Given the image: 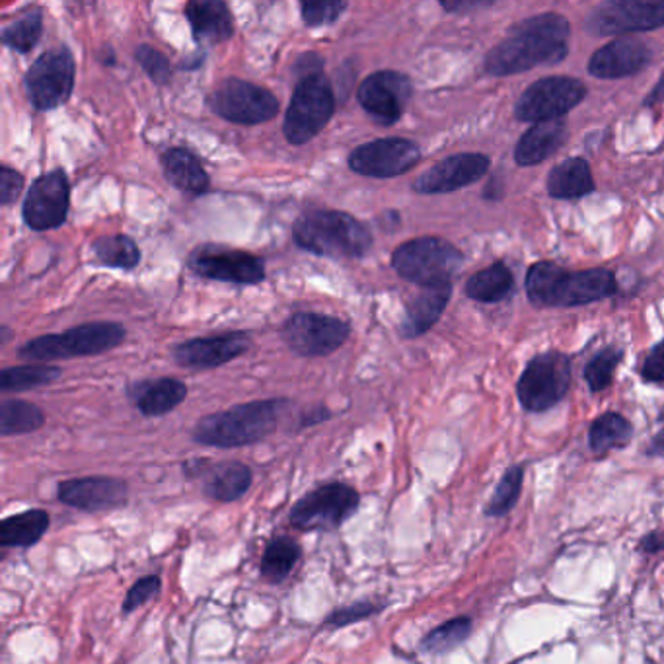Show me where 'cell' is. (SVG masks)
Here are the masks:
<instances>
[{
  "label": "cell",
  "mask_w": 664,
  "mask_h": 664,
  "mask_svg": "<svg viewBox=\"0 0 664 664\" xmlns=\"http://www.w3.org/2000/svg\"><path fill=\"white\" fill-rule=\"evenodd\" d=\"M571 24L555 12L514 24L505 40L491 49L483 69L491 77H513L540 64H557L570 53Z\"/></svg>",
  "instance_id": "6da1fadb"
},
{
  "label": "cell",
  "mask_w": 664,
  "mask_h": 664,
  "mask_svg": "<svg viewBox=\"0 0 664 664\" xmlns=\"http://www.w3.org/2000/svg\"><path fill=\"white\" fill-rule=\"evenodd\" d=\"M616 293V275L601 268L570 271L554 261H539L526 273V294L539 309H575Z\"/></svg>",
  "instance_id": "7a4b0ae2"
},
{
  "label": "cell",
  "mask_w": 664,
  "mask_h": 664,
  "mask_svg": "<svg viewBox=\"0 0 664 664\" xmlns=\"http://www.w3.org/2000/svg\"><path fill=\"white\" fill-rule=\"evenodd\" d=\"M283 400H260L213 413L199 421L193 441L214 449H240L273 435L285 408Z\"/></svg>",
  "instance_id": "3957f363"
},
{
  "label": "cell",
  "mask_w": 664,
  "mask_h": 664,
  "mask_svg": "<svg viewBox=\"0 0 664 664\" xmlns=\"http://www.w3.org/2000/svg\"><path fill=\"white\" fill-rule=\"evenodd\" d=\"M294 242L306 252L335 258V260H356L371 250V230L353 214L343 211L318 209L302 214L294 222Z\"/></svg>",
  "instance_id": "277c9868"
},
{
  "label": "cell",
  "mask_w": 664,
  "mask_h": 664,
  "mask_svg": "<svg viewBox=\"0 0 664 664\" xmlns=\"http://www.w3.org/2000/svg\"><path fill=\"white\" fill-rule=\"evenodd\" d=\"M464 255L456 245L439 237H423L398 245L392 253V268L400 278L423 286L452 285L459 275Z\"/></svg>",
  "instance_id": "5b68a950"
},
{
  "label": "cell",
  "mask_w": 664,
  "mask_h": 664,
  "mask_svg": "<svg viewBox=\"0 0 664 664\" xmlns=\"http://www.w3.org/2000/svg\"><path fill=\"white\" fill-rule=\"evenodd\" d=\"M125 328L113 322H94L72 328L69 332L41 335L28 341L20 349V356L30 361L49 363L57 359L71 356L102 355L110 349H115L125 340Z\"/></svg>",
  "instance_id": "8992f818"
},
{
  "label": "cell",
  "mask_w": 664,
  "mask_h": 664,
  "mask_svg": "<svg viewBox=\"0 0 664 664\" xmlns=\"http://www.w3.org/2000/svg\"><path fill=\"white\" fill-rule=\"evenodd\" d=\"M335 111V95L324 72L302 74L294 87L293 98L285 113L286 141L291 144H306L324 131Z\"/></svg>",
  "instance_id": "52a82bcc"
},
{
  "label": "cell",
  "mask_w": 664,
  "mask_h": 664,
  "mask_svg": "<svg viewBox=\"0 0 664 664\" xmlns=\"http://www.w3.org/2000/svg\"><path fill=\"white\" fill-rule=\"evenodd\" d=\"M571 386V359L560 351L536 355L519 379V400L529 412L552 410L567 395Z\"/></svg>",
  "instance_id": "ba28073f"
},
{
  "label": "cell",
  "mask_w": 664,
  "mask_h": 664,
  "mask_svg": "<svg viewBox=\"0 0 664 664\" xmlns=\"http://www.w3.org/2000/svg\"><path fill=\"white\" fill-rule=\"evenodd\" d=\"M77 64L71 49H49L36 59L26 72L24 87L28 100L36 110L49 111L63 105L74 88Z\"/></svg>",
  "instance_id": "9c48e42d"
},
{
  "label": "cell",
  "mask_w": 664,
  "mask_h": 664,
  "mask_svg": "<svg viewBox=\"0 0 664 664\" xmlns=\"http://www.w3.org/2000/svg\"><path fill=\"white\" fill-rule=\"evenodd\" d=\"M586 98V87L573 77H546L530 84L514 105V118L524 123L560 121Z\"/></svg>",
  "instance_id": "30bf717a"
},
{
  "label": "cell",
  "mask_w": 664,
  "mask_h": 664,
  "mask_svg": "<svg viewBox=\"0 0 664 664\" xmlns=\"http://www.w3.org/2000/svg\"><path fill=\"white\" fill-rule=\"evenodd\" d=\"M361 497L348 483H328L306 493L291 509L294 529L335 530L359 511Z\"/></svg>",
  "instance_id": "8fae6325"
},
{
  "label": "cell",
  "mask_w": 664,
  "mask_h": 664,
  "mask_svg": "<svg viewBox=\"0 0 664 664\" xmlns=\"http://www.w3.org/2000/svg\"><path fill=\"white\" fill-rule=\"evenodd\" d=\"M209 105L219 118L238 125H260L279 113L273 92L242 79L222 80L209 95Z\"/></svg>",
  "instance_id": "7c38bea8"
},
{
  "label": "cell",
  "mask_w": 664,
  "mask_h": 664,
  "mask_svg": "<svg viewBox=\"0 0 664 664\" xmlns=\"http://www.w3.org/2000/svg\"><path fill=\"white\" fill-rule=\"evenodd\" d=\"M351 328L340 318L296 312L286 320L283 340L301 356H328L349 340Z\"/></svg>",
  "instance_id": "4fadbf2b"
},
{
  "label": "cell",
  "mask_w": 664,
  "mask_h": 664,
  "mask_svg": "<svg viewBox=\"0 0 664 664\" xmlns=\"http://www.w3.org/2000/svg\"><path fill=\"white\" fill-rule=\"evenodd\" d=\"M664 26L663 2L647 0H614L604 2L586 18V32L593 36H625L633 32H648Z\"/></svg>",
  "instance_id": "5bb4252c"
},
{
  "label": "cell",
  "mask_w": 664,
  "mask_h": 664,
  "mask_svg": "<svg viewBox=\"0 0 664 664\" xmlns=\"http://www.w3.org/2000/svg\"><path fill=\"white\" fill-rule=\"evenodd\" d=\"M412 80L404 72H372L361 82L356 98L363 110L379 125L392 127L404 115L412 100Z\"/></svg>",
  "instance_id": "9a60e30c"
},
{
  "label": "cell",
  "mask_w": 664,
  "mask_h": 664,
  "mask_svg": "<svg viewBox=\"0 0 664 664\" xmlns=\"http://www.w3.org/2000/svg\"><path fill=\"white\" fill-rule=\"evenodd\" d=\"M190 268L201 278L237 285H258L265 279V265L258 255L224 245H201L191 253Z\"/></svg>",
  "instance_id": "2e32d148"
},
{
  "label": "cell",
  "mask_w": 664,
  "mask_h": 664,
  "mask_svg": "<svg viewBox=\"0 0 664 664\" xmlns=\"http://www.w3.org/2000/svg\"><path fill=\"white\" fill-rule=\"evenodd\" d=\"M421 149L410 139L390 137L356 147L349 157V168L366 178H395L417 167Z\"/></svg>",
  "instance_id": "e0dca14e"
},
{
  "label": "cell",
  "mask_w": 664,
  "mask_h": 664,
  "mask_svg": "<svg viewBox=\"0 0 664 664\" xmlns=\"http://www.w3.org/2000/svg\"><path fill=\"white\" fill-rule=\"evenodd\" d=\"M71 203V183L63 170L40 175L26 195L22 214L28 227L38 232L59 229L67 221Z\"/></svg>",
  "instance_id": "ac0fdd59"
},
{
  "label": "cell",
  "mask_w": 664,
  "mask_h": 664,
  "mask_svg": "<svg viewBox=\"0 0 664 664\" xmlns=\"http://www.w3.org/2000/svg\"><path fill=\"white\" fill-rule=\"evenodd\" d=\"M57 497L64 505L79 509L84 513H103L127 505L129 490L127 483L118 477L90 475V477H74L59 483Z\"/></svg>",
  "instance_id": "d6986e66"
},
{
  "label": "cell",
  "mask_w": 664,
  "mask_h": 664,
  "mask_svg": "<svg viewBox=\"0 0 664 664\" xmlns=\"http://www.w3.org/2000/svg\"><path fill=\"white\" fill-rule=\"evenodd\" d=\"M490 159L485 154H477V152L452 154L449 159L436 162L435 167L429 168L425 174H421L413 182V190L423 195L462 190L466 185L480 182L483 175L490 172Z\"/></svg>",
  "instance_id": "ffe728a7"
},
{
  "label": "cell",
  "mask_w": 664,
  "mask_h": 664,
  "mask_svg": "<svg viewBox=\"0 0 664 664\" xmlns=\"http://www.w3.org/2000/svg\"><path fill=\"white\" fill-rule=\"evenodd\" d=\"M183 470L191 480H201L203 493L217 503H234L252 487V470L242 462L213 464L207 459H198L188 462Z\"/></svg>",
  "instance_id": "44dd1931"
},
{
  "label": "cell",
  "mask_w": 664,
  "mask_h": 664,
  "mask_svg": "<svg viewBox=\"0 0 664 664\" xmlns=\"http://www.w3.org/2000/svg\"><path fill=\"white\" fill-rule=\"evenodd\" d=\"M250 349V335L245 332H229L213 338H198L183 341L172 351L175 363L183 369L207 371L234 361Z\"/></svg>",
  "instance_id": "7402d4cb"
},
{
  "label": "cell",
  "mask_w": 664,
  "mask_h": 664,
  "mask_svg": "<svg viewBox=\"0 0 664 664\" xmlns=\"http://www.w3.org/2000/svg\"><path fill=\"white\" fill-rule=\"evenodd\" d=\"M653 61V48L641 40L620 38L598 49L591 61L588 72L596 79L616 80L645 71Z\"/></svg>",
  "instance_id": "603a6c76"
},
{
  "label": "cell",
  "mask_w": 664,
  "mask_h": 664,
  "mask_svg": "<svg viewBox=\"0 0 664 664\" xmlns=\"http://www.w3.org/2000/svg\"><path fill=\"white\" fill-rule=\"evenodd\" d=\"M185 18L199 43L217 46L234 36V18L221 0H193L185 7Z\"/></svg>",
  "instance_id": "cb8c5ba5"
},
{
  "label": "cell",
  "mask_w": 664,
  "mask_h": 664,
  "mask_svg": "<svg viewBox=\"0 0 664 664\" xmlns=\"http://www.w3.org/2000/svg\"><path fill=\"white\" fill-rule=\"evenodd\" d=\"M567 127L563 121H547L530 127L529 131L519 139L514 149V160L522 168L536 167L544 160L554 157L567 141Z\"/></svg>",
  "instance_id": "d4e9b609"
},
{
  "label": "cell",
  "mask_w": 664,
  "mask_h": 664,
  "mask_svg": "<svg viewBox=\"0 0 664 664\" xmlns=\"http://www.w3.org/2000/svg\"><path fill=\"white\" fill-rule=\"evenodd\" d=\"M452 296V285L427 286L413 299L405 309L404 322L400 332L405 340L420 338L427 333L443 316Z\"/></svg>",
  "instance_id": "484cf974"
},
{
  "label": "cell",
  "mask_w": 664,
  "mask_h": 664,
  "mask_svg": "<svg viewBox=\"0 0 664 664\" xmlns=\"http://www.w3.org/2000/svg\"><path fill=\"white\" fill-rule=\"evenodd\" d=\"M131 398L144 417H162L188 398V386L175 379L147 380L131 390Z\"/></svg>",
  "instance_id": "4316f807"
},
{
  "label": "cell",
  "mask_w": 664,
  "mask_h": 664,
  "mask_svg": "<svg viewBox=\"0 0 664 664\" xmlns=\"http://www.w3.org/2000/svg\"><path fill=\"white\" fill-rule=\"evenodd\" d=\"M162 167H164L168 182L183 193L203 195L205 191H209V185H211L209 174L201 164V160L188 149H182V147L170 149L162 157Z\"/></svg>",
  "instance_id": "83f0119b"
},
{
  "label": "cell",
  "mask_w": 664,
  "mask_h": 664,
  "mask_svg": "<svg viewBox=\"0 0 664 664\" xmlns=\"http://www.w3.org/2000/svg\"><path fill=\"white\" fill-rule=\"evenodd\" d=\"M594 190L593 172L585 159L563 160L547 175V193L554 199H581Z\"/></svg>",
  "instance_id": "f1b7e54d"
},
{
  "label": "cell",
  "mask_w": 664,
  "mask_h": 664,
  "mask_svg": "<svg viewBox=\"0 0 664 664\" xmlns=\"http://www.w3.org/2000/svg\"><path fill=\"white\" fill-rule=\"evenodd\" d=\"M51 526L46 511L32 509L12 514L0 524V544L4 547H32L40 542Z\"/></svg>",
  "instance_id": "f546056e"
},
{
  "label": "cell",
  "mask_w": 664,
  "mask_h": 664,
  "mask_svg": "<svg viewBox=\"0 0 664 664\" xmlns=\"http://www.w3.org/2000/svg\"><path fill=\"white\" fill-rule=\"evenodd\" d=\"M514 291L513 271L505 263H493L467 279L466 294L472 301L501 302Z\"/></svg>",
  "instance_id": "4dcf8cb0"
},
{
  "label": "cell",
  "mask_w": 664,
  "mask_h": 664,
  "mask_svg": "<svg viewBox=\"0 0 664 664\" xmlns=\"http://www.w3.org/2000/svg\"><path fill=\"white\" fill-rule=\"evenodd\" d=\"M299 560H301V546L294 540L278 536L265 546L261 557V577L271 585H279L293 573Z\"/></svg>",
  "instance_id": "1f68e13d"
},
{
  "label": "cell",
  "mask_w": 664,
  "mask_h": 664,
  "mask_svg": "<svg viewBox=\"0 0 664 664\" xmlns=\"http://www.w3.org/2000/svg\"><path fill=\"white\" fill-rule=\"evenodd\" d=\"M95 260L113 270H135L141 261V250L133 238L125 234L100 237L92 244Z\"/></svg>",
  "instance_id": "d6a6232c"
},
{
  "label": "cell",
  "mask_w": 664,
  "mask_h": 664,
  "mask_svg": "<svg viewBox=\"0 0 664 664\" xmlns=\"http://www.w3.org/2000/svg\"><path fill=\"white\" fill-rule=\"evenodd\" d=\"M46 415L40 408L22 400H4L0 405V435H26L43 427Z\"/></svg>",
  "instance_id": "836d02e7"
},
{
  "label": "cell",
  "mask_w": 664,
  "mask_h": 664,
  "mask_svg": "<svg viewBox=\"0 0 664 664\" xmlns=\"http://www.w3.org/2000/svg\"><path fill=\"white\" fill-rule=\"evenodd\" d=\"M633 427L620 413H604L591 427V449L596 454H606L614 449H624L632 441Z\"/></svg>",
  "instance_id": "e575fe53"
},
{
  "label": "cell",
  "mask_w": 664,
  "mask_h": 664,
  "mask_svg": "<svg viewBox=\"0 0 664 664\" xmlns=\"http://www.w3.org/2000/svg\"><path fill=\"white\" fill-rule=\"evenodd\" d=\"M61 376V369L56 364H24L0 372L2 392H26L33 388L48 386Z\"/></svg>",
  "instance_id": "d590c367"
},
{
  "label": "cell",
  "mask_w": 664,
  "mask_h": 664,
  "mask_svg": "<svg viewBox=\"0 0 664 664\" xmlns=\"http://www.w3.org/2000/svg\"><path fill=\"white\" fill-rule=\"evenodd\" d=\"M41 32L43 17L40 12H30L2 30V43L17 53H28L38 46Z\"/></svg>",
  "instance_id": "8d00e7d4"
},
{
  "label": "cell",
  "mask_w": 664,
  "mask_h": 664,
  "mask_svg": "<svg viewBox=\"0 0 664 664\" xmlns=\"http://www.w3.org/2000/svg\"><path fill=\"white\" fill-rule=\"evenodd\" d=\"M470 632H472V620H467V617H454L451 622L439 625L433 632H429L421 640V651H425V653H444V651H451V648L460 645L462 641H466Z\"/></svg>",
  "instance_id": "74e56055"
},
{
  "label": "cell",
  "mask_w": 664,
  "mask_h": 664,
  "mask_svg": "<svg viewBox=\"0 0 664 664\" xmlns=\"http://www.w3.org/2000/svg\"><path fill=\"white\" fill-rule=\"evenodd\" d=\"M624 359V349L610 345L598 351L585 366V380L593 392H602L612 384L614 372Z\"/></svg>",
  "instance_id": "f35d334b"
},
{
  "label": "cell",
  "mask_w": 664,
  "mask_h": 664,
  "mask_svg": "<svg viewBox=\"0 0 664 664\" xmlns=\"http://www.w3.org/2000/svg\"><path fill=\"white\" fill-rule=\"evenodd\" d=\"M522 477H524V470L521 466L506 470L503 480L499 482L497 490L491 497L490 505H487V514L503 516L513 509L514 503L519 501V495H521Z\"/></svg>",
  "instance_id": "ab89813d"
},
{
  "label": "cell",
  "mask_w": 664,
  "mask_h": 664,
  "mask_svg": "<svg viewBox=\"0 0 664 664\" xmlns=\"http://www.w3.org/2000/svg\"><path fill=\"white\" fill-rule=\"evenodd\" d=\"M348 10V2H302L301 12L304 24L310 28L333 24Z\"/></svg>",
  "instance_id": "60d3db41"
},
{
  "label": "cell",
  "mask_w": 664,
  "mask_h": 664,
  "mask_svg": "<svg viewBox=\"0 0 664 664\" xmlns=\"http://www.w3.org/2000/svg\"><path fill=\"white\" fill-rule=\"evenodd\" d=\"M137 63L143 67V71L151 77L157 84H168L172 79V67L167 56L151 48V46H139L135 51Z\"/></svg>",
  "instance_id": "b9f144b4"
},
{
  "label": "cell",
  "mask_w": 664,
  "mask_h": 664,
  "mask_svg": "<svg viewBox=\"0 0 664 664\" xmlns=\"http://www.w3.org/2000/svg\"><path fill=\"white\" fill-rule=\"evenodd\" d=\"M160 586H162V581H160L159 575H149V577L139 579L135 585L131 586L129 593L125 594L121 612L125 616L133 614L137 608H141V606H144L147 602H151L160 593Z\"/></svg>",
  "instance_id": "7bdbcfd3"
},
{
  "label": "cell",
  "mask_w": 664,
  "mask_h": 664,
  "mask_svg": "<svg viewBox=\"0 0 664 664\" xmlns=\"http://www.w3.org/2000/svg\"><path fill=\"white\" fill-rule=\"evenodd\" d=\"M380 610H382V606L374 604V602H355V604L345 606V608L335 610L332 616L325 620V625L332 627V630H340L345 625L355 624V622L374 616V614H379Z\"/></svg>",
  "instance_id": "ee69618b"
},
{
  "label": "cell",
  "mask_w": 664,
  "mask_h": 664,
  "mask_svg": "<svg viewBox=\"0 0 664 664\" xmlns=\"http://www.w3.org/2000/svg\"><path fill=\"white\" fill-rule=\"evenodd\" d=\"M641 376L651 384H663L664 382V340L658 341L655 348L648 351L643 366H641Z\"/></svg>",
  "instance_id": "f6af8a7d"
},
{
  "label": "cell",
  "mask_w": 664,
  "mask_h": 664,
  "mask_svg": "<svg viewBox=\"0 0 664 664\" xmlns=\"http://www.w3.org/2000/svg\"><path fill=\"white\" fill-rule=\"evenodd\" d=\"M24 190V175L12 170V168H2L0 170V201L2 205L9 207L17 201L18 195Z\"/></svg>",
  "instance_id": "bcb514c9"
},
{
  "label": "cell",
  "mask_w": 664,
  "mask_h": 664,
  "mask_svg": "<svg viewBox=\"0 0 664 664\" xmlns=\"http://www.w3.org/2000/svg\"><path fill=\"white\" fill-rule=\"evenodd\" d=\"M493 2H480V0H454V2H441V7H443L446 12H454V14H462V12H467V10H477V9H487L491 7Z\"/></svg>",
  "instance_id": "7dc6e473"
},
{
  "label": "cell",
  "mask_w": 664,
  "mask_h": 664,
  "mask_svg": "<svg viewBox=\"0 0 664 664\" xmlns=\"http://www.w3.org/2000/svg\"><path fill=\"white\" fill-rule=\"evenodd\" d=\"M641 552H647V554H656L664 550V532H651L645 539L641 540L640 544Z\"/></svg>",
  "instance_id": "c3c4849f"
},
{
  "label": "cell",
  "mask_w": 664,
  "mask_h": 664,
  "mask_svg": "<svg viewBox=\"0 0 664 664\" xmlns=\"http://www.w3.org/2000/svg\"><path fill=\"white\" fill-rule=\"evenodd\" d=\"M332 413L328 412L325 408H314L312 412L304 413V417L301 421V427H310V425H318L322 421L330 420Z\"/></svg>",
  "instance_id": "681fc988"
},
{
  "label": "cell",
  "mask_w": 664,
  "mask_h": 664,
  "mask_svg": "<svg viewBox=\"0 0 664 664\" xmlns=\"http://www.w3.org/2000/svg\"><path fill=\"white\" fill-rule=\"evenodd\" d=\"M658 103H664V72L661 74V79L656 82L655 88L648 92L643 105H645V108H655Z\"/></svg>",
  "instance_id": "f907efd6"
},
{
  "label": "cell",
  "mask_w": 664,
  "mask_h": 664,
  "mask_svg": "<svg viewBox=\"0 0 664 664\" xmlns=\"http://www.w3.org/2000/svg\"><path fill=\"white\" fill-rule=\"evenodd\" d=\"M648 454H664V429L661 433H656L653 443L648 446Z\"/></svg>",
  "instance_id": "816d5d0a"
}]
</instances>
